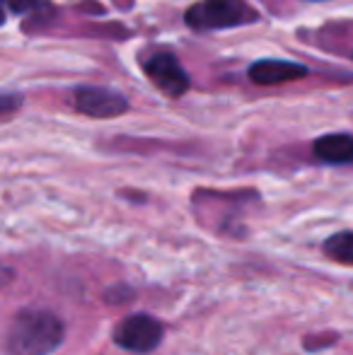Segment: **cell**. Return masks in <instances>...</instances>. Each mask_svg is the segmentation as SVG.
I'll list each match as a JSON object with an SVG mask.
<instances>
[{"mask_svg": "<svg viewBox=\"0 0 353 355\" xmlns=\"http://www.w3.org/2000/svg\"><path fill=\"white\" fill-rule=\"evenodd\" d=\"M312 153L325 164H353V136L351 133H329L317 138Z\"/></svg>", "mask_w": 353, "mask_h": 355, "instance_id": "obj_7", "label": "cell"}, {"mask_svg": "<svg viewBox=\"0 0 353 355\" xmlns=\"http://www.w3.org/2000/svg\"><path fill=\"white\" fill-rule=\"evenodd\" d=\"M73 107L89 119H117L128 112V99L109 87H78L73 92Z\"/></svg>", "mask_w": 353, "mask_h": 355, "instance_id": "obj_5", "label": "cell"}, {"mask_svg": "<svg viewBox=\"0 0 353 355\" xmlns=\"http://www.w3.org/2000/svg\"><path fill=\"white\" fill-rule=\"evenodd\" d=\"M259 12L247 0H198L184 15V22L193 32H218L255 24Z\"/></svg>", "mask_w": 353, "mask_h": 355, "instance_id": "obj_2", "label": "cell"}, {"mask_svg": "<svg viewBox=\"0 0 353 355\" xmlns=\"http://www.w3.org/2000/svg\"><path fill=\"white\" fill-rule=\"evenodd\" d=\"M247 75H250V80L255 85L271 87V85H283V83H293V80L305 78L307 68L300 66V63L283 61V58H261V61L252 63Z\"/></svg>", "mask_w": 353, "mask_h": 355, "instance_id": "obj_6", "label": "cell"}, {"mask_svg": "<svg viewBox=\"0 0 353 355\" xmlns=\"http://www.w3.org/2000/svg\"><path fill=\"white\" fill-rule=\"evenodd\" d=\"M19 104H22L19 94H3V99H0V114L8 119L12 114V109H19Z\"/></svg>", "mask_w": 353, "mask_h": 355, "instance_id": "obj_10", "label": "cell"}, {"mask_svg": "<svg viewBox=\"0 0 353 355\" xmlns=\"http://www.w3.org/2000/svg\"><path fill=\"white\" fill-rule=\"evenodd\" d=\"M162 336H165L162 322L146 312L128 314V317H123L112 331V341L117 343L119 348H123V351H128V353H138V355L155 351L162 343Z\"/></svg>", "mask_w": 353, "mask_h": 355, "instance_id": "obj_3", "label": "cell"}, {"mask_svg": "<svg viewBox=\"0 0 353 355\" xmlns=\"http://www.w3.org/2000/svg\"><path fill=\"white\" fill-rule=\"evenodd\" d=\"M143 71H146L150 83L155 85L162 94H167V97H172V99L187 94L189 87H191V80H189L187 71H184L182 63L177 61L175 53H167V51L153 53L148 61H143Z\"/></svg>", "mask_w": 353, "mask_h": 355, "instance_id": "obj_4", "label": "cell"}, {"mask_svg": "<svg viewBox=\"0 0 353 355\" xmlns=\"http://www.w3.org/2000/svg\"><path fill=\"white\" fill-rule=\"evenodd\" d=\"M66 338V324L56 312L44 307H24L5 331L8 355H51Z\"/></svg>", "mask_w": 353, "mask_h": 355, "instance_id": "obj_1", "label": "cell"}, {"mask_svg": "<svg viewBox=\"0 0 353 355\" xmlns=\"http://www.w3.org/2000/svg\"><path fill=\"white\" fill-rule=\"evenodd\" d=\"M322 249H325V254L332 261L353 266V230H341V232L327 237Z\"/></svg>", "mask_w": 353, "mask_h": 355, "instance_id": "obj_8", "label": "cell"}, {"mask_svg": "<svg viewBox=\"0 0 353 355\" xmlns=\"http://www.w3.org/2000/svg\"><path fill=\"white\" fill-rule=\"evenodd\" d=\"M5 10L15 15H32L42 19L44 15H51L53 8L49 0H5Z\"/></svg>", "mask_w": 353, "mask_h": 355, "instance_id": "obj_9", "label": "cell"}]
</instances>
